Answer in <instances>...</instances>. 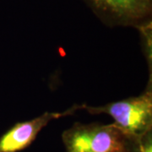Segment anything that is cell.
<instances>
[{
	"mask_svg": "<svg viewBox=\"0 0 152 152\" xmlns=\"http://www.w3.org/2000/svg\"><path fill=\"white\" fill-rule=\"evenodd\" d=\"M81 109L92 115L107 114L125 135H139L152 129V80H149L144 91L106 105L93 107L82 104Z\"/></svg>",
	"mask_w": 152,
	"mask_h": 152,
	"instance_id": "6da1fadb",
	"label": "cell"
},
{
	"mask_svg": "<svg viewBox=\"0 0 152 152\" xmlns=\"http://www.w3.org/2000/svg\"><path fill=\"white\" fill-rule=\"evenodd\" d=\"M124 138L113 124L75 123L62 134L66 152H124Z\"/></svg>",
	"mask_w": 152,
	"mask_h": 152,
	"instance_id": "7a4b0ae2",
	"label": "cell"
},
{
	"mask_svg": "<svg viewBox=\"0 0 152 152\" xmlns=\"http://www.w3.org/2000/svg\"><path fill=\"white\" fill-rule=\"evenodd\" d=\"M107 27L136 28L152 20V0H82Z\"/></svg>",
	"mask_w": 152,
	"mask_h": 152,
	"instance_id": "3957f363",
	"label": "cell"
},
{
	"mask_svg": "<svg viewBox=\"0 0 152 152\" xmlns=\"http://www.w3.org/2000/svg\"><path fill=\"white\" fill-rule=\"evenodd\" d=\"M81 105L75 104L64 112H46L35 118L17 123L0 137V152H19L25 150L51 121L75 114L81 109Z\"/></svg>",
	"mask_w": 152,
	"mask_h": 152,
	"instance_id": "277c9868",
	"label": "cell"
},
{
	"mask_svg": "<svg viewBox=\"0 0 152 152\" xmlns=\"http://www.w3.org/2000/svg\"><path fill=\"white\" fill-rule=\"evenodd\" d=\"M140 33L142 53L146 60L150 79L152 80V20L142 23L135 28Z\"/></svg>",
	"mask_w": 152,
	"mask_h": 152,
	"instance_id": "5b68a950",
	"label": "cell"
},
{
	"mask_svg": "<svg viewBox=\"0 0 152 152\" xmlns=\"http://www.w3.org/2000/svg\"><path fill=\"white\" fill-rule=\"evenodd\" d=\"M124 152H152V129L139 135H125Z\"/></svg>",
	"mask_w": 152,
	"mask_h": 152,
	"instance_id": "8992f818",
	"label": "cell"
}]
</instances>
